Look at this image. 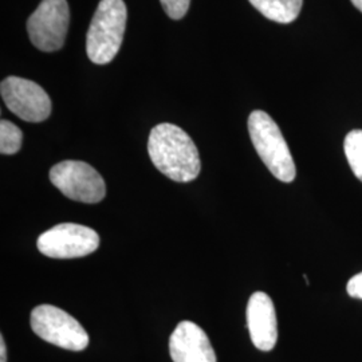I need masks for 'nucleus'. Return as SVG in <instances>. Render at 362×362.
Masks as SVG:
<instances>
[{"label":"nucleus","instance_id":"obj_12","mask_svg":"<svg viewBox=\"0 0 362 362\" xmlns=\"http://www.w3.org/2000/svg\"><path fill=\"white\" fill-rule=\"evenodd\" d=\"M344 151L353 173L362 181V130H351L348 133L344 143Z\"/></svg>","mask_w":362,"mask_h":362},{"label":"nucleus","instance_id":"obj_11","mask_svg":"<svg viewBox=\"0 0 362 362\" xmlns=\"http://www.w3.org/2000/svg\"><path fill=\"white\" fill-rule=\"evenodd\" d=\"M259 13L276 23H291L298 18L303 0H248Z\"/></svg>","mask_w":362,"mask_h":362},{"label":"nucleus","instance_id":"obj_10","mask_svg":"<svg viewBox=\"0 0 362 362\" xmlns=\"http://www.w3.org/2000/svg\"><path fill=\"white\" fill-rule=\"evenodd\" d=\"M247 326L252 344L263 351L274 349L278 341L276 314L272 298L263 291L254 293L247 305Z\"/></svg>","mask_w":362,"mask_h":362},{"label":"nucleus","instance_id":"obj_1","mask_svg":"<svg viewBox=\"0 0 362 362\" xmlns=\"http://www.w3.org/2000/svg\"><path fill=\"white\" fill-rule=\"evenodd\" d=\"M148 153L156 168L170 180L189 182L200 173L202 163L196 145L173 124H160L151 130Z\"/></svg>","mask_w":362,"mask_h":362},{"label":"nucleus","instance_id":"obj_8","mask_svg":"<svg viewBox=\"0 0 362 362\" xmlns=\"http://www.w3.org/2000/svg\"><path fill=\"white\" fill-rule=\"evenodd\" d=\"M1 98L10 112L27 122H42L52 115V100L38 83L21 77H7L0 85Z\"/></svg>","mask_w":362,"mask_h":362},{"label":"nucleus","instance_id":"obj_7","mask_svg":"<svg viewBox=\"0 0 362 362\" xmlns=\"http://www.w3.org/2000/svg\"><path fill=\"white\" fill-rule=\"evenodd\" d=\"M100 246V236L90 227L62 223L42 233L37 240L39 251L54 259L82 258Z\"/></svg>","mask_w":362,"mask_h":362},{"label":"nucleus","instance_id":"obj_3","mask_svg":"<svg viewBox=\"0 0 362 362\" xmlns=\"http://www.w3.org/2000/svg\"><path fill=\"white\" fill-rule=\"evenodd\" d=\"M248 132L259 157L278 180L291 182L297 169L288 145L276 122L263 110L248 117Z\"/></svg>","mask_w":362,"mask_h":362},{"label":"nucleus","instance_id":"obj_17","mask_svg":"<svg viewBox=\"0 0 362 362\" xmlns=\"http://www.w3.org/2000/svg\"><path fill=\"white\" fill-rule=\"evenodd\" d=\"M351 3L356 6V8H358L362 13V0H351Z\"/></svg>","mask_w":362,"mask_h":362},{"label":"nucleus","instance_id":"obj_6","mask_svg":"<svg viewBox=\"0 0 362 362\" xmlns=\"http://www.w3.org/2000/svg\"><path fill=\"white\" fill-rule=\"evenodd\" d=\"M70 23V10L66 0H42L27 21V31L33 45L40 52L62 49Z\"/></svg>","mask_w":362,"mask_h":362},{"label":"nucleus","instance_id":"obj_16","mask_svg":"<svg viewBox=\"0 0 362 362\" xmlns=\"http://www.w3.org/2000/svg\"><path fill=\"white\" fill-rule=\"evenodd\" d=\"M0 362H7V348L3 336L0 337Z\"/></svg>","mask_w":362,"mask_h":362},{"label":"nucleus","instance_id":"obj_9","mask_svg":"<svg viewBox=\"0 0 362 362\" xmlns=\"http://www.w3.org/2000/svg\"><path fill=\"white\" fill-rule=\"evenodd\" d=\"M173 362H216V354L206 332L191 321H182L169 338Z\"/></svg>","mask_w":362,"mask_h":362},{"label":"nucleus","instance_id":"obj_13","mask_svg":"<svg viewBox=\"0 0 362 362\" xmlns=\"http://www.w3.org/2000/svg\"><path fill=\"white\" fill-rule=\"evenodd\" d=\"M23 133L15 124L1 119L0 122V152L1 155H15L21 151Z\"/></svg>","mask_w":362,"mask_h":362},{"label":"nucleus","instance_id":"obj_15","mask_svg":"<svg viewBox=\"0 0 362 362\" xmlns=\"http://www.w3.org/2000/svg\"><path fill=\"white\" fill-rule=\"evenodd\" d=\"M346 290H348L350 297L362 299V272L350 278Z\"/></svg>","mask_w":362,"mask_h":362},{"label":"nucleus","instance_id":"obj_14","mask_svg":"<svg viewBox=\"0 0 362 362\" xmlns=\"http://www.w3.org/2000/svg\"><path fill=\"white\" fill-rule=\"evenodd\" d=\"M163 4V8L170 19L179 21L189 8L191 0H160Z\"/></svg>","mask_w":362,"mask_h":362},{"label":"nucleus","instance_id":"obj_5","mask_svg":"<svg viewBox=\"0 0 362 362\" xmlns=\"http://www.w3.org/2000/svg\"><path fill=\"white\" fill-rule=\"evenodd\" d=\"M49 176L54 187L71 200L95 204L105 199L104 179L88 163L66 160L54 165Z\"/></svg>","mask_w":362,"mask_h":362},{"label":"nucleus","instance_id":"obj_2","mask_svg":"<svg viewBox=\"0 0 362 362\" xmlns=\"http://www.w3.org/2000/svg\"><path fill=\"white\" fill-rule=\"evenodd\" d=\"M124 0H101L91 19L86 37V52L93 64L107 65L116 58L127 26Z\"/></svg>","mask_w":362,"mask_h":362},{"label":"nucleus","instance_id":"obj_4","mask_svg":"<svg viewBox=\"0 0 362 362\" xmlns=\"http://www.w3.org/2000/svg\"><path fill=\"white\" fill-rule=\"evenodd\" d=\"M30 324L39 338L62 349L81 351L89 345V334L83 326L69 313L52 305L35 308L31 313Z\"/></svg>","mask_w":362,"mask_h":362}]
</instances>
